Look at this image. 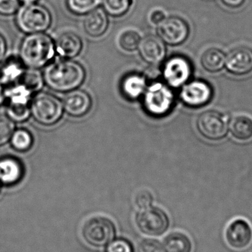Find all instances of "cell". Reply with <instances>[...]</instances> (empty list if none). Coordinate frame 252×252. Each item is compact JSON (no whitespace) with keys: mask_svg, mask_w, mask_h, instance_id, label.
I'll return each mask as SVG.
<instances>
[{"mask_svg":"<svg viewBox=\"0 0 252 252\" xmlns=\"http://www.w3.org/2000/svg\"><path fill=\"white\" fill-rule=\"evenodd\" d=\"M198 133L210 141L224 139L229 131V125L224 115L216 110L203 112L196 121Z\"/></svg>","mask_w":252,"mask_h":252,"instance_id":"52a82bcc","label":"cell"},{"mask_svg":"<svg viewBox=\"0 0 252 252\" xmlns=\"http://www.w3.org/2000/svg\"><path fill=\"white\" fill-rule=\"evenodd\" d=\"M67 6L72 13L84 15L94 10L100 0H66Z\"/></svg>","mask_w":252,"mask_h":252,"instance_id":"83f0119b","label":"cell"},{"mask_svg":"<svg viewBox=\"0 0 252 252\" xmlns=\"http://www.w3.org/2000/svg\"><path fill=\"white\" fill-rule=\"evenodd\" d=\"M43 78L47 87L55 91L65 93L81 85L86 78V71L78 62L66 59L47 65Z\"/></svg>","mask_w":252,"mask_h":252,"instance_id":"6da1fadb","label":"cell"},{"mask_svg":"<svg viewBox=\"0 0 252 252\" xmlns=\"http://www.w3.org/2000/svg\"><path fill=\"white\" fill-rule=\"evenodd\" d=\"M0 189H1V185H0Z\"/></svg>","mask_w":252,"mask_h":252,"instance_id":"ab89813d","label":"cell"},{"mask_svg":"<svg viewBox=\"0 0 252 252\" xmlns=\"http://www.w3.org/2000/svg\"><path fill=\"white\" fill-rule=\"evenodd\" d=\"M173 103L171 92L161 84H155L146 92L144 100L145 109L152 115H164L168 112Z\"/></svg>","mask_w":252,"mask_h":252,"instance_id":"8fae6325","label":"cell"},{"mask_svg":"<svg viewBox=\"0 0 252 252\" xmlns=\"http://www.w3.org/2000/svg\"><path fill=\"white\" fill-rule=\"evenodd\" d=\"M20 0H0V14L10 16L14 14L19 7Z\"/></svg>","mask_w":252,"mask_h":252,"instance_id":"836d02e7","label":"cell"},{"mask_svg":"<svg viewBox=\"0 0 252 252\" xmlns=\"http://www.w3.org/2000/svg\"><path fill=\"white\" fill-rule=\"evenodd\" d=\"M14 130V122L7 116L0 115V145L10 141Z\"/></svg>","mask_w":252,"mask_h":252,"instance_id":"f546056e","label":"cell"},{"mask_svg":"<svg viewBox=\"0 0 252 252\" xmlns=\"http://www.w3.org/2000/svg\"><path fill=\"white\" fill-rule=\"evenodd\" d=\"M7 100V86L0 80V106Z\"/></svg>","mask_w":252,"mask_h":252,"instance_id":"8d00e7d4","label":"cell"},{"mask_svg":"<svg viewBox=\"0 0 252 252\" xmlns=\"http://www.w3.org/2000/svg\"><path fill=\"white\" fill-rule=\"evenodd\" d=\"M225 66L235 76H245L252 72V48L239 46L231 50L226 56Z\"/></svg>","mask_w":252,"mask_h":252,"instance_id":"7c38bea8","label":"cell"},{"mask_svg":"<svg viewBox=\"0 0 252 252\" xmlns=\"http://www.w3.org/2000/svg\"><path fill=\"white\" fill-rule=\"evenodd\" d=\"M121 89H122L123 93L128 98H138L144 93L146 89L144 78L138 74L127 75L123 80Z\"/></svg>","mask_w":252,"mask_h":252,"instance_id":"603a6c76","label":"cell"},{"mask_svg":"<svg viewBox=\"0 0 252 252\" xmlns=\"http://www.w3.org/2000/svg\"><path fill=\"white\" fill-rule=\"evenodd\" d=\"M193 250L190 237L181 231L167 234L161 242V252H193Z\"/></svg>","mask_w":252,"mask_h":252,"instance_id":"ac0fdd59","label":"cell"},{"mask_svg":"<svg viewBox=\"0 0 252 252\" xmlns=\"http://www.w3.org/2000/svg\"><path fill=\"white\" fill-rule=\"evenodd\" d=\"M31 92L16 84L7 88V115L13 122H24L31 115L29 98Z\"/></svg>","mask_w":252,"mask_h":252,"instance_id":"ba28073f","label":"cell"},{"mask_svg":"<svg viewBox=\"0 0 252 252\" xmlns=\"http://www.w3.org/2000/svg\"><path fill=\"white\" fill-rule=\"evenodd\" d=\"M22 63L18 59H10L6 61L1 66L0 69V80L7 87L9 84L19 80L24 71Z\"/></svg>","mask_w":252,"mask_h":252,"instance_id":"cb8c5ba5","label":"cell"},{"mask_svg":"<svg viewBox=\"0 0 252 252\" xmlns=\"http://www.w3.org/2000/svg\"><path fill=\"white\" fill-rule=\"evenodd\" d=\"M22 2L26 4H34L37 0H20Z\"/></svg>","mask_w":252,"mask_h":252,"instance_id":"f35d334b","label":"cell"},{"mask_svg":"<svg viewBox=\"0 0 252 252\" xmlns=\"http://www.w3.org/2000/svg\"><path fill=\"white\" fill-rule=\"evenodd\" d=\"M136 224L141 233L149 238H161L170 231V215L160 207L152 206L136 215Z\"/></svg>","mask_w":252,"mask_h":252,"instance_id":"3957f363","label":"cell"},{"mask_svg":"<svg viewBox=\"0 0 252 252\" xmlns=\"http://www.w3.org/2000/svg\"><path fill=\"white\" fill-rule=\"evenodd\" d=\"M115 225L112 220L104 216L90 218L84 223L82 236L84 241L92 247H106L115 239Z\"/></svg>","mask_w":252,"mask_h":252,"instance_id":"5b68a950","label":"cell"},{"mask_svg":"<svg viewBox=\"0 0 252 252\" xmlns=\"http://www.w3.org/2000/svg\"><path fill=\"white\" fill-rule=\"evenodd\" d=\"M142 59L151 64L162 62L167 54L164 41L156 35H150L141 40L139 47Z\"/></svg>","mask_w":252,"mask_h":252,"instance_id":"9a60e30c","label":"cell"},{"mask_svg":"<svg viewBox=\"0 0 252 252\" xmlns=\"http://www.w3.org/2000/svg\"><path fill=\"white\" fill-rule=\"evenodd\" d=\"M93 101L86 92L81 90H72L65 97L64 110L71 116L82 117L91 109Z\"/></svg>","mask_w":252,"mask_h":252,"instance_id":"2e32d148","label":"cell"},{"mask_svg":"<svg viewBox=\"0 0 252 252\" xmlns=\"http://www.w3.org/2000/svg\"><path fill=\"white\" fill-rule=\"evenodd\" d=\"M7 50V44L3 35L0 33V62L4 59Z\"/></svg>","mask_w":252,"mask_h":252,"instance_id":"74e56055","label":"cell"},{"mask_svg":"<svg viewBox=\"0 0 252 252\" xmlns=\"http://www.w3.org/2000/svg\"><path fill=\"white\" fill-rule=\"evenodd\" d=\"M56 51L62 57L72 59L79 54L82 48V41L73 32H65L56 41Z\"/></svg>","mask_w":252,"mask_h":252,"instance_id":"d6986e66","label":"cell"},{"mask_svg":"<svg viewBox=\"0 0 252 252\" xmlns=\"http://www.w3.org/2000/svg\"><path fill=\"white\" fill-rule=\"evenodd\" d=\"M131 4L132 0H103L105 11L114 17L127 13Z\"/></svg>","mask_w":252,"mask_h":252,"instance_id":"4316f807","label":"cell"},{"mask_svg":"<svg viewBox=\"0 0 252 252\" xmlns=\"http://www.w3.org/2000/svg\"><path fill=\"white\" fill-rule=\"evenodd\" d=\"M224 238L227 245L232 250H247L252 244L251 223L243 218L233 219L225 229Z\"/></svg>","mask_w":252,"mask_h":252,"instance_id":"30bf717a","label":"cell"},{"mask_svg":"<svg viewBox=\"0 0 252 252\" xmlns=\"http://www.w3.org/2000/svg\"><path fill=\"white\" fill-rule=\"evenodd\" d=\"M200 62L207 72L217 73L225 66L226 55L220 49L211 47L203 53Z\"/></svg>","mask_w":252,"mask_h":252,"instance_id":"44dd1931","label":"cell"},{"mask_svg":"<svg viewBox=\"0 0 252 252\" xmlns=\"http://www.w3.org/2000/svg\"><path fill=\"white\" fill-rule=\"evenodd\" d=\"M165 13L161 10H155L151 13L149 20L154 25H159L165 19Z\"/></svg>","mask_w":252,"mask_h":252,"instance_id":"e575fe53","label":"cell"},{"mask_svg":"<svg viewBox=\"0 0 252 252\" xmlns=\"http://www.w3.org/2000/svg\"><path fill=\"white\" fill-rule=\"evenodd\" d=\"M158 35L164 43L170 46H179L183 44L189 38V25L183 18L170 16L165 18L158 25Z\"/></svg>","mask_w":252,"mask_h":252,"instance_id":"9c48e42d","label":"cell"},{"mask_svg":"<svg viewBox=\"0 0 252 252\" xmlns=\"http://www.w3.org/2000/svg\"><path fill=\"white\" fill-rule=\"evenodd\" d=\"M106 252H134V248L130 241L117 239L111 241L107 247Z\"/></svg>","mask_w":252,"mask_h":252,"instance_id":"1f68e13d","label":"cell"},{"mask_svg":"<svg viewBox=\"0 0 252 252\" xmlns=\"http://www.w3.org/2000/svg\"><path fill=\"white\" fill-rule=\"evenodd\" d=\"M138 252H161V241L155 238H144L139 242Z\"/></svg>","mask_w":252,"mask_h":252,"instance_id":"d6a6232c","label":"cell"},{"mask_svg":"<svg viewBox=\"0 0 252 252\" xmlns=\"http://www.w3.org/2000/svg\"><path fill=\"white\" fill-rule=\"evenodd\" d=\"M30 108L34 119L44 126L59 122L64 112L63 103L56 96L44 92L34 96Z\"/></svg>","mask_w":252,"mask_h":252,"instance_id":"277c9868","label":"cell"},{"mask_svg":"<svg viewBox=\"0 0 252 252\" xmlns=\"http://www.w3.org/2000/svg\"><path fill=\"white\" fill-rule=\"evenodd\" d=\"M153 202V194L149 189H140L136 192L134 197L135 205L140 210L152 207Z\"/></svg>","mask_w":252,"mask_h":252,"instance_id":"4dcf8cb0","label":"cell"},{"mask_svg":"<svg viewBox=\"0 0 252 252\" xmlns=\"http://www.w3.org/2000/svg\"><path fill=\"white\" fill-rule=\"evenodd\" d=\"M55 54V46L49 35L35 32L27 35L20 47L21 61L30 68L42 67Z\"/></svg>","mask_w":252,"mask_h":252,"instance_id":"7a4b0ae2","label":"cell"},{"mask_svg":"<svg viewBox=\"0 0 252 252\" xmlns=\"http://www.w3.org/2000/svg\"><path fill=\"white\" fill-rule=\"evenodd\" d=\"M246 0H221L222 2L230 8L241 7L245 2Z\"/></svg>","mask_w":252,"mask_h":252,"instance_id":"d590c367","label":"cell"},{"mask_svg":"<svg viewBox=\"0 0 252 252\" xmlns=\"http://www.w3.org/2000/svg\"><path fill=\"white\" fill-rule=\"evenodd\" d=\"M141 37L138 32L127 31L123 32L118 39V44L123 50L133 51L139 47Z\"/></svg>","mask_w":252,"mask_h":252,"instance_id":"f1b7e54d","label":"cell"},{"mask_svg":"<svg viewBox=\"0 0 252 252\" xmlns=\"http://www.w3.org/2000/svg\"><path fill=\"white\" fill-rule=\"evenodd\" d=\"M13 149L19 152H25L31 149L34 144V137L29 130L25 128L15 130L10 139Z\"/></svg>","mask_w":252,"mask_h":252,"instance_id":"484cf974","label":"cell"},{"mask_svg":"<svg viewBox=\"0 0 252 252\" xmlns=\"http://www.w3.org/2000/svg\"><path fill=\"white\" fill-rule=\"evenodd\" d=\"M23 174V165L18 158L13 157L0 158V185H16L22 179Z\"/></svg>","mask_w":252,"mask_h":252,"instance_id":"e0dca14e","label":"cell"},{"mask_svg":"<svg viewBox=\"0 0 252 252\" xmlns=\"http://www.w3.org/2000/svg\"><path fill=\"white\" fill-rule=\"evenodd\" d=\"M190 63L186 58L175 56L170 58L164 67V77L169 85L178 87L187 81L191 75Z\"/></svg>","mask_w":252,"mask_h":252,"instance_id":"5bb4252c","label":"cell"},{"mask_svg":"<svg viewBox=\"0 0 252 252\" xmlns=\"http://www.w3.org/2000/svg\"><path fill=\"white\" fill-rule=\"evenodd\" d=\"M229 131L235 139L239 141L252 139V118L245 115L234 117L229 125Z\"/></svg>","mask_w":252,"mask_h":252,"instance_id":"7402d4cb","label":"cell"},{"mask_svg":"<svg viewBox=\"0 0 252 252\" xmlns=\"http://www.w3.org/2000/svg\"><path fill=\"white\" fill-rule=\"evenodd\" d=\"M51 14L44 6L40 4H27L19 12L17 25L22 32L35 33L46 31L51 24Z\"/></svg>","mask_w":252,"mask_h":252,"instance_id":"8992f818","label":"cell"},{"mask_svg":"<svg viewBox=\"0 0 252 252\" xmlns=\"http://www.w3.org/2000/svg\"><path fill=\"white\" fill-rule=\"evenodd\" d=\"M109 25L108 16L105 10L95 9L89 13L84 19V26L86 32L90 36L99 37L106 32Z\"/></svg>","mask_w":252,"mask_h":252,"instance_id":"ffe728a7","label":"cell"},{"mask_svg":"<svg viewBox=\"0 0 252 252\" xmlns=\"http://www.w3.org/2000/svg\"><path fill=\"white\" fill-rule=\"evenodd\" d=\"M17 81L18 84L22 85L31 93L39 90L44 82L41 74L34 68L24 69Z\"/></svg>","mask_w":252,"mask_h":252,"instance_id":"d4e9b609","label":"cell"},{"mask_svg":"<svg viewBox=\"0 0 252 252\" xmlns=\"http://www.w3.org/2000/svg\"><path fill=\"white\" fill-rule=\"evenodd\" d=\"M212 97V87L208 83L201 80L186 84L180 93L182 102L191 108L203 107L210 103Z\"/></svg>","mask_w":252,"mask_h":252,"instance_id":"4fadbf2b","label":"cell"}]
</instances>
